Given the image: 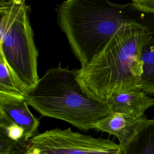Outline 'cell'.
<instances>
[{"label": "cell", "instance_id": "cell-1", "mask_svg": "<svg viewBox=\"0 0 154 154\" xmlns=\"http://www.w3.org/2000/svg\"><path fill=\"white\" fill-rule=\"evenodd\" d=\"M57 22L83 69L107 45L120 27L137 23L154 32V13L132 1L117 4L108 0H67L57 4Z\"/></svg>", "mask_w": 154, "mask_h": 154}, {"label": "cell", "instance_id": "cell-2", "mask_svg": "<svg viewBox=\"0 0 154 154\" xmlns=\"http://www.w3.org/2000/svg\"><path fill=\"white\" fill-rule=\"evenodd\" d=\"M25 99L42 116L65 121L80 130L93 129L113 113L107 102L92 94L79 78V69L63 67L61 63L48 69Z\"/></svg>", "mask_w": 154, "mask_h": 154}, {"label": "cell", "instance_id": "cell-3", "mask_svg": "<svg viewBox=\"0 0 154 154\" xmlns=\"http://www.w3.org/2000/svg\"><path fill=\"white\" fill-rule=\"evenodd\" d=\"M152 32L137 23L123 25L79 78L96 97L107 100L115 93L141 90V53Z\"/></svg>", "mask_w": 154, "mask_h": 154}, {"label": "cell", "instance_id": "cell-4", "mask_svg": "<svg viewBox=\"0 0 154 154\" xmlns=\"http://www.w3.org/2000/svg\"><path fill=\"white\" fill-rule=\"evenodd\" d=\"M29 6L22 0L0 2V54L26 91L35 85L38 51L29 17Z\"/></svg>", "mask_w": 154, "mask_h": 154}, {"label": "cell", "instance_id": "cell-5", "mask_svg": "<svg viewBox=\"0 0 154 154\" xmlns=\"http://www.w3.org/2000/svg\"><path fill=\"white\" fill-rule=\"evenodd\" d=\"M28 143L37 154H123L119 144L109 139L94 138L70 128L38 133Z\"/></svg>", "mask_w": 154, "mask_h": 154}, {"label": "cell", "instance_id": "cell-6", "mask_svg": "<svg viewBox=\"0 0 154 154\" xmlns=\"http://www.w3.org/2000/svg\"><path fill=\"white\" fill-rule=\"evenodd\" d=\"M0 116L22 128L26 141L38 134L39 120L31 112L23 97L0 94Z\"/></svg>", "mask_w": 154, "mask_h": 154}, {"label": "cell", "instance_id": "cell-7", "mask_svg": "<svg viewBox=\"0 0 154 154\" xmlns=\"http://www.w3.org/2000/svg\"><path fill=\"white\" fill-rule=\"evenodd\" d=\"M106 102L112 112L136 117H143L144 112L154 105V99L142 90L115 93Z\"/></svg>", "mask_w": 154, "mask_h": 154}, {"label": "cell", "instance_id": "cell-8", "mask_svg": "<svg viewBox=\"0 0 154 154\" xmlns=\"http://www.w3.org/2000/svg\"><path fill=\"white\" fill-rule=\"evenodd\" d=\"M146 119L144 116L136 117L113 112L100 120L94 126L93 129L116 136L119 141V145L123 147Z\"/></svg>", "mask_w": 154, "mask_h": 154}, {"label": "cell", "instance_id": "cell-9", "mask_svg": "<svg viewBox=\"0 0 154 154\" xmlns=\"http://www.w3.org/2000/svg\"><path fill=\"white\" fill-rule=\"evenodd\" d=\"M122 149L123 154H154V120L146 119Z\"/></svg>", "mask_w": 154, "mask_h": 154}, {"label": "cell", "instance_id": "cell-10", "mask_svg": "<svg viewBox=\"0 0 154 154\" xmlns=\"http://www.w3.org/2000/svg\"><path fill=\"white\" fill-rule=\"evenodd\" d=\"M143 73L140 88L147 94H154V32L142 49Z\"/></svg>", "mask_w": 154, "mask_h": 154}, {"label": "cell", "instance_id": "cell-11", "mask_svg": "<svg viewBox=\"0 0 154 154\" xmlns=\"http://www.w3.org/2000/svg\"><path fill=\"white\" fill-rule=\"evenodd\" d=\"M26 89L0 54V94L25 98Z\"/></svg>", "mask_w": 154, "mask_h": 154}, {"label": "cell", "instance_id": "cell-12", "mask_svg": "<svg viewBox=\"0 0 154 154\" xmlns=\"http://www.w3.org/2000/svg\"><path fill=\"white\" fill-rule=\"evenodd\" d=\"M27 143L13 140L0 132V154H26L29 150Z\"/></svg>", "mask_w": 154, "mask_h": 154}, {"label": "cell", "instance_id": "cell-13", "mask_svg": "<svg viewBox=\"0 0 154 154\" xmlns=\"http://www.w3.org/2000/svg\"><path fill=\"white\" fill-rule=\"evenodd\" d=\"M0 132L3 133L13 140L28 142L25 139L24 130L2 116H0Z\"/></svg>", "mask_w": 154, "mask_h": 154}, {"label": "cell", "instance_id": "cell-14", "mask_svg": "<svg viewBox=\"0 0 154 154\" xmlns=\"http://www.w3.org/2000/svg\"><path fill=\"white\" fill-rule=\"evenodd\" d=\"M132 2L143 11L154 13V0H134Z\"/></svg>", "mask_w": 154, "mask_h": 154}]
</instances>
